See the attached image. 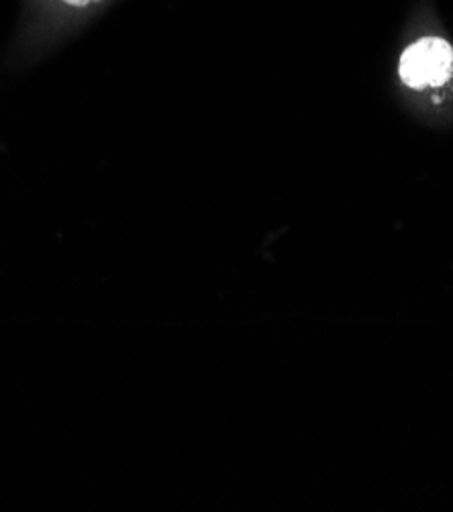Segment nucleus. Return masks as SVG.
Returning a JSON list of instances; mask_svg holds the SVG:
<instances>
[{
	"label": "nucleus",
	"instance_id": "f257e3e1",
	"mask_svg": "<svg viewBox=\"0 0 453 512\" xmlns=\"http://www.w3.org/2000/svg\"><path fill=\"white\" fill-rule=\"evenodd\" d=\"M453 72V47L439 37H425L400 58V78L411 88L441 86Z\"/></svg>",
	"mask_w": 453,
	"mask_h": 512
},
{
	"label": "nucleus",
	"instance_id": "f03ea898",
	"mask_svg": "<svg viewBox=\"0 0 453 512\" xmlns=\"http://www.w3.org/2000/svg\"><path fill=\"white\" fill-rule=\"evenodd\" d=\"M62 3H66V5H72V7H86V5L98 3V0H62Z\"/></svg>",
	"mask_w": 453,
	"mask_h": 512
}]
</instances>
